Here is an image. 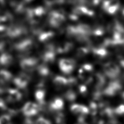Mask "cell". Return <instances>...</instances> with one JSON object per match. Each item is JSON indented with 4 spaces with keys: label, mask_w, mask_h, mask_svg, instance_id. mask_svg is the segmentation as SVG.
Wrapping results in <instances>:
<instances>
[{
    "label": "cell",
    "mask_w": 124,
    "mask_h": 124,
    "mask_svg": "<svg viewBox=\"0 0 124 124\" xmlns=\"http://www.w3.org/2000/svg\"><path fill=\"white\" fill-rule=\"evenodd\" d=\"M65 17L63 11L57 10L51 11L48 16V22L49 25L54 28L59 27L65 21Z\"/></svg>",
    "instance_id": "cell-1"
},
{
    "label": "cell",
    "mask_w": 124,
    "mask_h": 124,
    "mask_svg": "<svg viewBox=\"0 0 124 124\" xmlns=\"http://www.w3.org/2000/svg\"><path fill=\"white\" fill-rule=\"evenodd\" d=\"M103 71L107 77L110 78H117L121 73L119 66L114 62H108L103 66Z\"/></svg>",
    "instance_id": "cell-2"
},
{
    "label": "cell",
    "mask_w": 124,
    "mask_h": 124,
    "mask_svg": "<svg viewBox=\"0 0 124 124\" xmlns=\"http://www.w3.org/2000/svg\"><path fill=\"white\" fill-rule=\"evenodd\" d=\"M59 66L62 73L65 74H69L74 70L76 62L70 58L61 59L59 62Z\"/></svg>",
    "instance_id": "cell-3"
},
{
    "label": "cell",
    "mask_w": 124,
    "mask_h": 124,
    "mask_svg": "<svg viewBox=\"0 0 124 124\" xmlns=\"http://www.w3.org/2000/svg\"><path fill=\"white\" fill-rule=\"evenodd\" d=\"M121 82L118 80L110 82L103 91V93L108 96H113L119 93L122 89Z\"/></svg>",
    "instance_id": "cell-4"
},
{
    "label": "cell",
    "mask_w": 124,
    "mask_h": 124,
    "mask_svg": "<svg viewBox=\"0 0 124 124\" xmlns=\"http://www.w3.org/2000/svg\"><path fill=\"white\" fill-rule=\"evenodd\" d=\"M93 71V67L90 64H85L81 66L78 70L79 77L82 80H85L87 83L92 81L93 78L91 74Z\"/></svg>",
    "instance_id": "cell-5"
},
{
    "label": "cell",
    "mask_w": 124,
    "mask_h": 124,
    "mask_svg": "<svg viewBox=\"0 0 124 124\" xmlns=\"http://www.w3.org/2000/svg\"><path fill=\"white\" fill-rule=\"evenodd\" d=\"M40 107L36 104L29 102L26 103L22 108V112L25 116L31 117L35 115L39 111Z\"/></svg>",
    "instance_id": "cell-6"
},
{
    "label": "cell",
    "mask_w": 124,
    "mask_h": 124,
    "mask_svg": "<svg viewBox=\"0 0 124 124\" xmlns=\"http://www.w3.org/2000/svg\"><path fill=\"white\" fill-rule=\"evenodd\" d=\"M38 61L36 58L30 57L22 59L20 62V66L21 68L27 72L33 70L36 67Z\"/></svg>",
    "instance_id": "cell-7"
},
{
    "label": "cell",
    "mask_w": 124,
    "mask_h": 124,
    "mask_svg": "<svg viewBox=\"0 0 124 124\" xmlns=\"http://www.w3.org/2000/svg\"><path fill=\"white\" fill-rule=\"evenodd\" d=\"M32 41L29 38H26L20 41L15 45V47L19 52L22 53L28 52L32 47Z\"/></svg>",
    "instance_id": "cell-8"
},
{
    "label": "cell",
    "mask_w": 124,
    "mask_h": 124,
    "mask_svg": "<svg viewBox=\"0 0 124 124\" xmlns=\"http://www.w3.org/2000/svg\"><path fill=\"white\" fill-rule=\"evenodd\" d=\"M120 4L117 0H109L103 2L102 6L103 9L108 13L113 15L116 13L119 8Z\"/></svg>",
    "instance_id": "cell-9"
},
{
    "label": "cell",
    "mask_w": 124,
    "mask_h": 124,
    "mask_svg": "<svg viewBox=\"0 0 124 124\" xmlns=\"http://www.w3.org/2000/svg\"><path fill=\"white\" fill-rule=\"evenodd\" d=\"M26 31L25 29L19 25H11L6 30L7 34L10 37H18Z\"/></svg>",
    "instance_id": "cell-10"
},
{
    "label": "cell",
    "mask_w": 124,
    "mask_h": 124,
    "mask_svg": "<svg viewBox=\"0 0 124 124\" xmlns=\"http://www.w3.org/2000/svg\"><path fill=\"white\" fill-rule=\"evenodd\" d=\"M29 81L30 77L27 74L24 73H20L14 79V83L20 89L25 88L28 84Z\"/></svg>",
    "instance_id": "cell-11"
},
{
    "label": "cell",
    "mask_w": 124,
    "mask_h": 124,
    "mask_svg": "<svg viewBox=\"0 0 124 124\" xmlns=\"http://www.w3.org/2000/svg\"><path fill=\"white\" fill-rule=\"evenodd\" d=\"M70 110L72 113L80 116H85L89 112V109L85 106L78 104H73L70 107Z\"/></svg>",
    "instance_id": "cell-12"
},
{
    "label": "cell",
    "mask_w": 124,
    "mask_h": 124,
    "mask_svg": "<svg viewBox=\"0 0 124 124\" xmlns=\"http://www.w3.org/2000/svg\"><path fill=\"white\" fill-rule=\"evenodd\" d=\"M72 14L78 17V16L87 15L91 16L93 15L94 13L93 11L89 9L87 7L84 6H78L76 7L72 11Z\"/></svg>",
    "instance_id": "cell-13"
},
{
    "label": "cell",
    "mask_w": 124,
    "mask_h": 124,
    "mask_svg": "<svg viewBox=\"0 0 124 124\" xmlns=\"http://www.w3.org/2000/svg\"><path fill=\"white\" fill-rule=\"evenodd\" d=\"M22 98V94L16 89H10L8 91V96L7 100L10 102H17Z\"/></svg>",
    "instance_id": "cell-14"
},
{
    "label": "cell",
    "mask_w": 124,
    "mask_h": 124,
    "mask_svg": "<svg viewBox=\"0 0 124 124\" xmlns=\"http://www.w3.org/2000/svg\"><path fill=\"white\" fill-rule=\"evenodd\" d=\"M73 44L71 42H65L60 44L56 48V53H65L68 52L73 47Z\"/></svg>",
    "instance_id": "cell-15"
},
{
    "label": "cell",
    "mask_w": 124,
    "mask_h": 124,
    "mask_svg": "<svg viewBox=\"0 0 124 124\" xmlns=\"http://www.w3.org/2000/svg\"><path fill=\"white\" fill-rule=\"evenodd\" d=\"M53 83L56 88L62 89L68 86V80L64 77L57 76L54 78Z\"/></svg>",
    "instance_id": "cell-16"
},
{
    "label": "cell",
    "mask_w": 124,
    "mask_h": 124,
    "mask_svg": "<svg viewBox=\"0 0 124 124\" xmlns=\"http://www.w3.org/2000/svg\"><path fill=\"white\" fill-rule=\"evenodd\" d=\"M64 103L63 100L59 97L54 98L51 101L49 104L51 109L54 110H60L63 108Z\"/></svg>",
    "instance_id": "cell-17"
},
{
    "label": "cell",
    "mask_w": 124,
    "mask_h": 124,
    "mask_svg": "<svg viewBox=\"0 0 124 124\" xmlns=\"http://www.w3.org/2000/svg\"><path fill=\"white\" fill-rule=\"evenodd\" d=\"M13 61V57L8 53H4L0 56V64L2 66H9L12 63Z\"/></svg>",
    "instance_id": "cell-18"
},
{
    "label": "cell",
    "mask_w": 124,
    "mask_h": 124,
    "mask_svg": "<svg viewBox=\"0 0 124 124\" xmlns=\"http://www.w3.org/2000/svg\"><path fill=\"white\" fill-rule=\"evenodd\" d=\"M54 36V33L51 31H47L41 32L39 36V41L43 43H47L51 40Z\"/></svg>",
    "instance_id": "cell-19"
},
{
    "label": "cell",
    "mask_w": 124,
    "mask_h": 124,
    "mask_svg": "<svg viewBox=\"0 0 124 124\" xmlns=\"http://www.w3.org/2000/svg\"><path fill=\"white\" fill-rule=\"evenodd\" d=\"M13 76L8 71L1 70L0 71V83L5 84L9 82L12 78Z\"/></svg>",
    "instance_id": "cell-20"
},
{
    "label": "cell",
    "mask_w": 124,
    "mask_h": 124,
    "mask_svg": "<svg viewBox=\"0 0 124 124\" xmlns=\"http://www.w3.org/2000/svg\"><path fill=\"white\" fill-rule=\"evenodd\" d=\"M93 54L99 58H104L108 55V51L105 47L102 46L94 47L93 49Z\"/></svg>",
    "instance_id": "cell-21"
},
{
    "label": "cell",
    "mask_w": 124,
    "mask_h": 124,
    "mask_svg": "<svg viewBox=\"0 0 124 124\" xmlns=\"http://www.w3.org/2000/svg\"><path fill=\"white\" fill-rule=\"evenodd\" d=\"M46 92L44 89L39 88L36 90L35 93V97L36 100L41 105L44 104Z\"/></svg>",
    "instance_id": "cell-22"
},
{
    "label": "cell",
    "mask_w": 124,
    "mask_h": 124,
    "mask_svg": "<svg viewBox=\"0 0 124 124\" xmlns=\"http://www.w3.org/2000/svg\"><path fill=\"white\" fill-rule=\"evenodd\" d=\"M38 73L42 76L46 77L49 74V69L48 67L45 64H41L37 68Z\"/></svg>",
    "instance_id": "cell-23"
},
{
    "label": "cell",
    "mask_w": 124,
    "mask_h": 124,
    "mask_svg": "<svg viewBox=\"0 0 124 124\" xmlns=\"http://www.w3.org/2000/svg\"><path fill=\"white\" fill-rule=\"evenodd\" d=\"M64 97L67 101L72 102L75 100L77 98V95L73 90H69L64 93Z\"/></svg>",
    "instance_id": "cell-24"
},
{
    "label": "cell",
    "mask_w": 124,
    "mask_h": 124,
    "mask_svg": "<svg viewBox=\"0 0 124 124\" xmlns=\"http://www.w3.org/2000/svg\"><path fill=\"white\" fill-rule=\"evenodd\" d=\"M105 31L103 27L100 26H97L94 29H92V34L94 36H99L102 35Z\"/></svg>",
    "instance_id": "cell-25"
},
{
    "label": "cell",
    "mask_w": 124,
    "mask_h": 124,
    "mask_svg": "<svg viewBox=\"0 0 124 124\" xmlns=\"http://www.w3.org/2000/svg\"><path fill=\"white\" fill-rule=\"evenodd\" d=\"M89 52V49L87 47H81L78 49L77 51V56L81 58L85 56Z\"/></svg>",
    "instance_id": "cell-26"
},
{
    "label": "cell",
    "mask_w": 124,
    "mask_h": 124,
    "mask_svg": "<svg viewBox=\"0 0 124 124\" xmlns=\"http://www.w3.org/2000/svg\"><path fill=\"white\" fill-rule=\"evenodd\" d=\"M34 124H51V123L48 120L44 117H40L35 121Z\"/></svg>",
    "instance_id": "cell-27"
},
{
    "label": "cell",
    "mask_w": 124,
    "mask_h": 124,
    "mask_svg": "<svg viewBox=\"0 0 124 124\" xmlns=\"http://www.w3.org/2000/svg\"><path fill=\"white\" fill-rule=\"evenodd\" d=\"M114 113L119 114V115H122L124 114V105H120L118 107H117L114 110Z\"/></svg>",
    "instance_id": "cell-28"
},
{
    "label": "cell",
    "mask_w": 124,
    "mask_h": 124,
    "mask_svg": "<svg viewBox=\"0 0 124 124\" xmlns=\"http://www.w3.org/2000/svg\"><path fill=\"white\" fill-rule=\"evenodd\" d=\"M79 93L82 94H84L86 93L87 91V89L86 86L84 85H80L79 87Z\"/></svg>",
    "instance_id": "cell-29"
},
{
    "label": "cell",
    "mask_w": 124,
    "mask_h": 124,
    "mask_svg": "<svg viewBox=\"0 0 124 124\" xmlns=\"http://www.w3.org/2000/svg\"><path fill=\"white\" fill-rule=\"evenodd\" d=\"M0 108H2V109L6 108L5 102L2 99L0 98Z\"/></svg>",
    "instance_id": "cell-30"
},
{
    "label": "cell",
    "mask_w": 124,
    "mask_h": 124,
    "mask_svg": "<svg viewBox=\"0 0 124 124\" xmlns=\"http://www.w3.org/2000/svg\"><path fill=\"white\" fill-rule=\"evenodd\" d=\"M4 44V42L0 40V51H2Z\"/></svg>",
    "instance_id": "cell-31"
},
{
    "label": "cell",
    "mask_w": 124,
    "mask_h": 124,
    "mask_svg": "<svg viewBox=\"0 0 124 124\" xmlns=\"http://www.w3.org/2000/svg\"><path fill=\"white\" fill-rule=\"evenodd\" d=\"M3 93V90L0 87V94Z\"/></svg>",
    "instance_id": "cell-32"
},
{
    "label": "cell",
    "mask_w": 124,
    "mask_h": 124,
    "mask_svg": "<svg viewBox=\"0 0 124 124\" xmlns=\"http://www.w3.org/2000/svg\"><path fill=\"white\" fill-rule=\"evenodd\" d=\"M122 16L124 17V8L122 10Z\"/></svg>",
    "instance_id": "cell-33"
}]
</instances>
